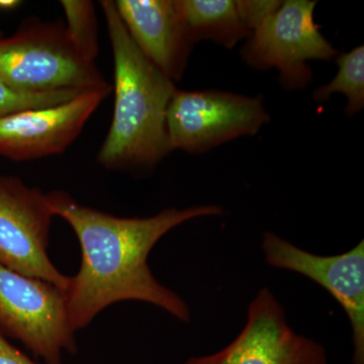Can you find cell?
Masks as SVG:
<instances>
[{
    "mask_svg": "<svg viewBox=\"0 0 364 364\" xmlns=\"http://www.w3.org/2000/svg\"><path fill=\"white\" fill-rule=\"evenodd\" d=\"M181 6L195 43L210 40L232 49L252 33L233 0H181Z\"/></svg>",
    "mask_w": 364,
    "mask_h": 364,
    "instance_id": "cell-12",
    "label": "cell"
},
{
    "mask_svg": "<svg viewBox=\"0 0 364 364\" xmlns=\"http://www.w3.org/2000/svg\"><path fill=\"white\" fill-rule=\"evenodd\" d=\"M111 92L88 91L63 104L0 117V156L21 162L62 154Z\"/></svg>",
    "mask_w": 364,
    "mask_h": 364,
    "instance_id": "cell-10",
    "label": "cell"
},
{
    "mask_svg": "<svg viewBox=\"0 0 364 364\" xmlns=\"http://www.w3.org/2000/svg\"><path fill=\"white\" fill-rule=\"evenodd\" d=\"M0 364H39L9 343L0 333Z\"/></svg>",
    "mask_w": 364,
    "mask_h": 364,
    "instance_id": "cell-17",
    "label": "cell"
},
{
    "mask_svg": "<svg viewBox=\"0 0 364 364\" xmlns=\"http://www.w3.org/2000/svg\"><path fill=\"white\" fill-rule=\"evenodd\" d=\"M0 333L25 345L46 364H62L77 351L67 314L66 294L45 280L0 265Z\"/></svg>",
    "mask_w": 364,
    "mask_h": 364,
    "instance_id": "cell-4",
    "label": "cell"
},
{
    "mask_svg": "<svg viewBox=\"0 0 364 364\" xmlns=\"http://www.w3.org/2000/svg\"><path fill=\"white\" fill-rule=\"evenodd\" d=\"M182 364H329L322 344L294 331L284 306L268 287L249 304L243 329L217 353Z\"/></svg>",
    "mask_w": 364,
    "mask_h": 364,
    "instance_id": "cell-8",
    "label": "cell"
},
{
    "mask_svg": "<svg viewBox=\"0 0 364 364\" xmlns=\"http://www.w3.org/2000/svg\"><path fill=\"white\" fill-rule=\"evenodd\" d=\"M261 247L269 267L304 275L336 299L350 323L352 363L364 364V241L347 252L323 256L265 232Z\"/></svg>",
    "mask_w": 364,
    "mask_h": 364,
    "instance_id": "cell-9",
    "label": "cell"
},
{
    "mask_svg": "<svg viewBox=\"0 0 364 364\" xmlns=\"http://www.w3.org/2000/svg\"><path fill=\"white\" fill-rule=\"evenodd\" d=\"M338 72L327 85L318 86L313 92L317 104H324L334 93L347 97L345 114L353 117L364 107V47L358 46L350 52L340 55L336 60Z\"/></svg>",
    "mask_w": 364,
    "mask_h": 364,
    "instance_id": "cell-13",
    "label": "cell"
},
{
    "mask_svg": "<svg viewBox=\"0 0 364 364\" xmlns=\"http://www.w3.org/2000/svg\"><path fill=\"white\" fill-rule=\"evenodd\" d=\"M53 217L46 193L18 177L0 174V265L66 293L70 277L47 253Z\"/></svg>",
    "mask_w": 364,
    "mask_h": 364,
    "instance_id": "cell-7",
    "label": "cell"
},
{
    "mask_svg": "<svg viewBox=\"0 0 364 364\" xmlns=\"http://www.w3.org/2000/svg\"><path fill=\"white\" fill-rule=\"evenodd\" d=\"M46 195L53 215L70 225L80 244V269L70 277L65 293L74 331L85 329L107 306L123 301H144L181 322L191 321L186 301L158 282L148 257L172 229L198 218L222 215L220 205L169 208L151 217L121 218L81 205L64 191Z\"/></svg>",
    "mask_w": 364,
    "mask_h": 364,
    "instance_id": "cell-1",
    "label": "cell"
},
{
    "mask_svg": "<svg viewBox=\"0 0 364 364\" xmlns=\"http://www.w3.org/2000/svg\"><path fill=\"white\" fill-rule=\"evenodd\" d=\"M1 38H4V33H2V31L0 30V39H1Z\"/></svg>",
    "mask_w": 364,
    "mask_h": 364,
    "instance_id": "cell-19",
    "label": "cell"
},
{
    "mask_svg": "<svg viewBox=\"0 0 364 364\" xmlns=\"http://www.w3.org/2000/svg\"><path fill=\"white\" fill-rule=\"evenodd\" d=\"M21 4V1H18V0H0V9H6V11H9V9H14L16 7H18Z\"/></svg>",
    "mask_w": 364,
    "mask_h": 364,
    "instance_id": "cell-18",
    "label": "cell"
},
{
    "mask_svg": "<svg viewBox=\"0 0 364 364\" xmlns=\"http://www.w3.org/2000/svg\"><path fill=\"white\" fill-rule=\"evenodd\" d=\"M114 6L138 49L170 80H181L193 42L181 0H117Z\"/></svg>",
    "mask_w": 364,
    "mask_h": 364,
    "instance_id": "cell-11",
    "label": "cell"
},
{
    "mask_svg": "<svg viewBox=\"0 0 364 364\" xmlns=\"http://www.w3.org/2000/svg\"><path fill=\"white\" fill-rule=\"evenodd\" d=\"M76 90L25 92L14 90L0 81V117L26 109H41L68 102L81 95Z\"/></svg>",
    "mask_w": 364,
    "mask_h": 364,
    "instance_id": "cell-15",
    "label": "cell"
},
{
    "mask_svg": "<svg viewBox=\"0 0 364 364\" xmlns=\"http://www.w3.org/2000/svg\"><path fill=\"white\" fill-rule=\"evenodd\" d=\"M235 2L242 21L251 33L269 20L282 4L279 0H239Z\"/></svg>",
    "mask_w": 364,
    "mask_h": 364,
    "instance_id": "cell-16",
    "label": "cell"
},
{
    "mask_svg": "<svg viewBox=\"0 0 364 364\" xmlns=\"http://www.w3.org/2000/svg\"><path fill=\"white\" fill-rule=\"evenodd\" d=\"M67 32L86 60L95 63L98 55L97 21L95 4L88 0H63Z\"/></svg>",
    "mask_w": 364,
    "mask_h": 364,
    "instance_id": "cell-14",
    "label": "cell"
},
{
    "mask_svg": "<svg viewBox=\"0 0 364 364\" xmlns=\"http://www.w3.org/2000/svg\"><path fill=\"white\" fill-rule=\"evenodd\" d=\"M317 1L287 0L260 28L254 31L242 57L257 70L277 69L287 90L305 88L313 81L308 61H329L338 51L314 20Z\"/></svg>",
    "mask_w": 364,
    "mask_h": 364,
    "instance_id": "cell-6",
    "label": "cell"
},
{
    "mask_svg": "<svg viewBox=\"0 0 364 364\" xmlns=\"http://www.w3.org/2000/svg\"><path fill=\"white\" fill-rule=\"evenodd\" d=\"M261 97L218 90H176L166 114L171 150L191 154L257 134L269 123Z\"/></svg>",
    "mask_w": 364,
    "mask_h": 364,
    "instance_id": "cell-5",
    "label": "cell"
},
{
    "mask_svg": "<svg viewBox=\"0 0 364 364\" xmlns=\"http://www.w3.org/2000/svg\"><path fill=\"white\" fill-rule=\"evenodd\" d=\"M0 81L25 92L112 90L72 42L62 21H26L0 39Z\"/></svg>",
    "mask_w": 364,
    "mask_h": 364,
    "instance_id": "cell-3",
    "label": "cell"
},
{
    "mask_svg": "<svg viewBox=\"0 0 364 364\" xmlns=\"http://www.w3.org/2000/svg\"><path fill=\"white\" fill-rule=\"evenodd\" d=\"M100 6L114 55V105L98 163L111 170L151 168L172 151L166 114L177 88L138 49L114 2L104 0Z\"/></svg>",
    "mask_w": 364,
    "mask_h": 364,
    "instance_id": "cell-2",
    "label": "cell"
}]
</instances>
